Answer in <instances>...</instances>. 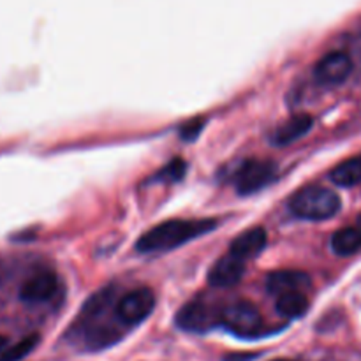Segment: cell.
<instances>
[{"label":"cell","instance_id":"cell-4","mask_svg":"<svg viewBox=\"0 0 361 361\" xmlns=\"http://www.w3.org/2000/svg\"><path fill=\"white\" fill-rule=\"evenodd\" d=\"M274 178V162L263 161V159H247L238 164L233 182H235L236 192L242 194V196H249V194L264 189Z\"/></svg>","mask_w":361,"mask_h":361},{"label":"cell","instance_id":"cell-16","mask_svg":"<svg viewBox=\"0 0 361 361\" xmlns=\"http://www.w3.org/2000/svg\"><path fill=\"white\" fill-rule=\"evenodd\" d=\"M307 309H309V302L303 293H288L277 298V310L289 319L302 317Z\"/></svg>","mask_w":361,"mask_h":361},{"label":"cell","instance_id":"cell-11","mask_svg":"<svg viewBox=\"0 0 361 361\" xmlns=\"http://www.w3.org/2000/svg\"><path fill=\"white\" fill-rule=\"evenodd\" d=\"M243 274H245V263L228 254L212 267L208 274V284L214 288H231L242 281Z\"/></svg>","mask_w":361,"mask_h":361},{"label":"cell","instance_id":"cell-13","mask_svg":"<svg viewBox=\"0 0 361 361\" xmlns=\"http://www.w3.org/2000/svg\"><path fill=\"white\" fill-rule=\"evenodd\" d=\"M37 335H28L16 342L0 335V361H20L37 345Z\"/></svg>","mask_w":361,"mask_h":361},{"label":"cell","instance_id":"cell-6","mask_svg":"<svg viewBox=\"0 0 361 361\" xmlns=\"http://www.w3.org/2000/svg\"><path fill=\"white\" fill-rule=\"evenodd\" d=\"M221 323V310L204 300H192L176 314V324L185 331H208Z\"/></svg>","mask_w":361,"mask_h":361},{"label":"cell","instance_id":"cell-1","mask_svg":"<svg viewBox=\"0 0 361 361\" xmlns=\"http://www.w3.org/2000/svg\"><path fill=\"white\" fill-rule=\"evenodd\" d=\"M217 222L204 219V221H166L145 233L136 243V249L141 254L162 252L171 250L194 238L207 235L215 229Z\"/></svg>","mask_w":361,"mask_h":361},{"label":"cell","instance_id":"cell-19","mask_svg":"<svg viewBox=\"0 0 361 361\" xmlns=\"http://www.w3.org/2000/svg\"><path fill=\"white\" fill-rule=\"evenodd\" d=\"M275 361H291V360H275Z\"/></svg>","mask_w":361,"mask_h":361},{"label":"cell","instance_id":"cell-2","mask_svg":"<svg viewBox=\"0 0 361 361\" xmlns=\"http://www.w3.org/2000/svg\"><path fill=\"white\" fill-rule=\"evenodd\" d=\"M288 207L303 221H328L341 210V197L323 185H307L289 197Z\"/></svg>","mask_w":361,"mask_h":361},{"label":"cell","instance_id":"cell-12","mask_svg":"<svg viewBox=\"0 0 361 361\" xmlns=\"http://www.w3.org/2000/svg\"><path fill=\"white\" fill-rule=\"evenodd\" d=\"M310 129H312V116L300 113V115L286 120L282 126L275 129V133L271 134V143L277 145V147H286V145L295 143L296 140L305 136Z\"/></svg>","mask_w":361,"mask_h":361},{"label":"cell","instance_id":"cell-9","mask_svg":"<svg viewBox=\"0 0 361 361\" xmlns=\"http://www.w3.org/2000/svg\"><path fill=\"white\" fill-rule=\"evenodd\" d=\"M268 243V235L263 228H252L236 236L229 245V254L236 259L247 263L259 256Z\"/></svg>","mask_w":361,"mask_h":361},{"label":"cell","instance_id":"cell-14","mask_svg":"<svg viewBox=\"0 0 361 361\" xmlns=\"http://www.w3.org/2000/svg\"><path fill=\"white\" fill-rule=\"evenodd\" d=\"M331 182L341 187H355L361 183V155L335 166L330 173Z\"/></svg>","mask_w":361,"mask_h":361},{"label":"cell","instance_id":"cell-3","mask_svg":"<svg viewBox=\"0 0 361 361\" xmlns=\"http://www.w3.org/2000/svg\"><path fill=\"white\" fill-rule=\"evenodd\" d=\"M221 323L238 337H256L263 330V317L256 305L238 300L221 310Z\"/></svg>","mask_w":361,"mask_h":361},{"label":"cell","instance_id":"cell-7","mask_svg":"<svg viewBox=\"0 0 361 361\" xmlns=\"http://www.w3.org/2000/svg\"><path fill=\"white\" fill-rule=\"evenodd\" d=\"M353 73V60L345 51H330L316 63L314 76L319 83L338 85Z\"/></svg>","mask_w":361,"mask_h":361},{"label":"cell","instance_id":"cell-18","mask_svg":"<svg viewBox=\"0 0 361 361\" xmlns=\"http://www.w3.org/2000/svg\"><path fill=\"white\" fill-rule=\"evenodd\" d=\"M358 229H361V215L358 217Z\"/></svg>","mask_w":361,"mask_h":361},{"label":"cell","instance_id":"cell-8","mask_svg":"<svg viewBox=\"0 0 361 361\" xmlns=\"http://www.w3.org/2000/svg\"><path fill=\"white\" fill-rule=\"evenodd\" d=\"M59 288V279L53 271L41 270L27 279L20 288V298L25 303H44L55 296Z\"/></svg>","mask_w":361,"mask_h":361},{"label":"cell","instance_id":"cell-10","mask_svg":"<svg viewBox=\"0 0 361 361\" xmlns=\"http://www.w3.org/2000/svg\"><path fill=\"white\" fill-rule=\"evenodd\" d=\"M310 286V277L298 270H279L267 277V289L270 295L282 296L288 293H303Z\"/></svg>","mask_w":361,"mask_h":361},{"label":"cell","instance_id":"cell-17","mask_svg":"<svg viewBox=\"0 0 361 361\" xmlns=\"http://www.w3.org/2000/svg\"><path fill=\"white\" fill-rule=\"evenodd\" d=\"M183 175H185V162L182 159H175L155 178L162 182H176V180H182Z\"/></svg>","mask_w":361,"mask_h":361},{"label":"cell","instance_id":"cell-15","mask_svg":"<svg viewBox=\"0 0 361 361\" xmlns=\"http://www.w3.org/2000/svg\"><path fill=\"white\" fill-rule=\"evenodd\" d=\"M331 249L338 256H353L361 249V229L342 228L331 236Z\"/></svg>","mask_w":361,"mask_h":361},{"label":"cell","instance_id":"cell-5","mask_svg":"<svg viewBox=\"0 0 361 361\" xmlns=\"http://www.w3.org/2000/svg\"><path fill=\"white\" fill-rule=\"evenodd\" d=\"M155 307V295L152 289L140 288L129 291L116 302L115 316L123 324L143 323Z\"/></svg>","mask_w":361,"mask_h":361}]
</instances>
